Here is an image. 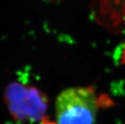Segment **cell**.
<instances>
[{"label": "cell", "instance_id": "7a4b0ae2", "mask_svg": "<svg viewBox=\"0 0 125 124\" xmlns=\"http://www.w3.org/2000/svg\"><path fill=\"white\" fill-rule=\"evenodd\" d=\"M4 100L10 114L19 122L34 123L46 118L49 99L35 86L10 83L5 89Z\"/></svg>", "mask_w": 125, "mask_h": 124}, {"label": "cell", "instance_id": "5b68a950", "mask_svg": "<svg viewBox=\"0 0 125 124\" xmlns=\"http://www.w3.org/2000/svg\"><path fill=\"white\" fill-rule=\"evenodd\" d=\"M121 63L122 64L125 65V48L123 50V52H122V56H121Z\"/></svg>", "mask_w": 125, "mask_h": 124}, {"label": "cell", "instance_id": "8992f818", "mask_svg": "<svg viewBox=\"0 0 125 124\" xmlns=\"http://www.w3.org/2000/svg\"><path fill=\"white\" fill-rule=\"evenodd\" d=\"M49 2H62L64 0H48Z\"/></svg>", "mask_w": 125, "mask_h": 124}, {"label": "cell", "instance_id": "277c9868", "mask_svg": "<svg viewBox=\"0 0 125 124\" xmlns=\"http://www.w3.org/2000/svg\"><path fill=\"white\" fill-rule=\"evenodd\" d=\"M41 124H57V123L52 122V121H50L49 118L46 117V118H44L43 120H42Z\"/></svg>", "mask_w": 125, "mask_h": 124}, {"label": "cell", "instance_id": "3957f363", "mask_svg": "<svg viewBox=\"0 0 125 124\" xmlns=\"http://www.w3.org/2000/svg\"><path fill=\"white\" fill-rule=\"evenodd\" d=\"M96 19L114 32L125 31V0H90Z\"/></svg>", "mask_w": 125, "mask_h": 124}, {"label": "cell", "instance_id": "6da1fadb", "mask_svg": "<svg viewBox=\"0 0 125 124\" xmlns=\"http://www.w3.org/2000/svg\"><path fill=\"white\" fill-rule=\"evenodd\" d=\"M98 100L91 86L64 89L56 101L57 124H94Z\"/></svg>", "mask_w": 125, "mask_h": 124}]
</instances>
